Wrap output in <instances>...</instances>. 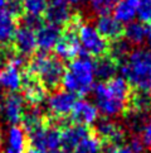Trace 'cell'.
<instances>
[{
    "label": "cell",
    "mask_w": 151,
    "mask_h": 153,
    "mask_svg": "<svg viewBox=\"0 0 151 153\" xmlns=\"http://www.w3.org/2000/svg\"><path fill=\"white\" fill-rule=\"evenodd\" d=\"M93 97L95 106L103 117H118L125 111L131 97L130 85L122 76H115L106 82L97 84L93 87Z\"/></svg>",
    "instance_id": "6da1fadb"
},
{
    "label": "cell",
    "mask_w": 151,
    "mask_h": 153,
    "mask_svg": "<svg viewBox=\"0 0 151 153\" xmlns=\"http://www.w3.org/2000/svg\"><path fill=\"white\" fill-rule=\"evenodd\" d=\"M122 77L137 91L151 94V50L136 48L121 62Z\"/></svg>",
    "instance_id": "7a4b0ae2"
},
{
    "label": "cell",
    "mask_w": 151,
    "mask_h": 153,
    "mask_svg": "<svg viewBox=\"0 0 151 153\" xmlns=\"http://www.w3.org/2000/svg\"><path fill=\"white\" fill-rule=\"evenodd\" d=\"M95 62L87 56L74 58L63 75L62 84L64 90L72 94L86 95L93 89Z\"/></svg>",
    "instance_id": "3957f363"
},
{
    "label": "cell",
    "mask_w": 151,
    "mask_h": 153,
    "mask_svg": "<svg viewBox=\"0 0 151 153\" xmlns=\"http://www.w3.org/2000/svg\"><path fill=\"white\" fill-rule=\"evenodd\" d=\"M64 72L66 70L61 59L40 52L32 59L28 75L34 76L47 89H54L62 82Z\"/></svg>",
    "instance_id": "277c9868"
},
{
    "label": "cell",
    "mask_w": 151,
    "mask_h": 153,
    "mask_svg": "<svg viewBox=\"0 0 151 153\" xmlns=\"http://www.w3.org/2000/svg\"><path fill=\"white\" fill-rule=\"evenodd\" d=\"M77 37L81 46V51H83L88 56L103 57L108 50V43L102 37L95 25L81 23L77 28Z\"/></svg>",
    "instance_id": "5b68a950"
},
{
    "label": "cell",
    "mask_w": 151,
    "mask_h": 153,
    "mask_svg": "<svg viewBox=\"0 0 151 153\" xmlns=\"http://www.w3.org/2000/svg\"><path fill=\"white\" fill-rule=\"evenodd\" d=\"M29 140L33 148L56 152L62 147L61 129L56 125H42L33 132L28 133Z\"/></svg>",
    "instance_id": "8992f818"
},
{
    "label": "cell",
    "mask_w": 151,
    "mask_h": 153,
    "mask_svg": "<svg viewBox=\"0 0 151 153\" xmlns=\"http://www.w3.org/2000/svg\"><path fill=\"white\" fill-rule=\"evenodd\" d=\"M71 22L72 24H69L66 34L61 37V39L54 47L57 58L59 59H73L81 52V46L77 37V28L81 24V20L79 18H73Z\"/></svg>",
    "instance_id": "52a82bcc"
},
{
    "label": "cell",
    "mask_w": 151,
    "mask_h": 153,
    "mask_svg": "<svg viewBox=\"0 0 151 153\" xmlns=\"http://www.w3.org/2000/svg\"><path fill=\"white\" fill-rule=\"evenodd\" d=\"M25 113V100L18 92H8L0 100V117L5 122L18 125Z\"/></svg>",
    "instance_id": "ba28073f"
},
{
    "label": "cell",
    "mask_w": 151,
    "mask_h": 153,
    "mask_svg": "<svg viewBox=\"0 0 151 153\" xmlns=\"http://www.w3.org/2000/svg\"><path fill=\"white\" fill-rule=\"evenodd\" d=\"M76 95L67 90H56L48 96L47 109L54 118H64L71 114L74 106Z\"/></svg>",
    "instance_id": "9c48e42d"
},
{
    "label": "cell",
    "mask_w": 151,
    "mask_h": 153,
    "mask_svg": "<svg viewBox=\"0 0 151 153\" xmlns=\"http://www.w3.org/2000/svg\"><path fill=\"white\" fill-rule=\"evenodd\" d=\"M96 124V135L107 144L112 146H121L125 139V132L121 125L116 124L108 118L100 119L95 123Z\"/></svg>",
    "instance_id": "30bf717a"
},
{
    "label": "cell",
    "mask_w": 151,
    "mask_h": 153,
    "mask_svg": "<svg viewBox=\"0 0 151 153\" xmlns=\"http://www.w3.org/2000/svg\"><path fill=\"white\" fill-rule=\"evenodd\" d=\"M69 115H71L72 124L88 127V125H92L98 120V110L95 106V104H92L91 101L78 100L76 101Z\"/></svg>",
    "instance_id": "8fae6325"
},
{
    "label": "cell",
    "mask_w": 151,
    "mask_h": 153,
    "mask_svg": "<svg viewBox=\"0 0 151 153\" xmlns=\"http://www.w3.org/2000/svg\"><path fill=\"white\" fill-rule=\"evenodd\" d=\"M62 37V29L61 27L45 23L40 24L39 28L35 32V39H37V47L42 52L47 53L48 51L53 50L58 43V41Z\"/></svg>",
    "instance_id": "7c38bea8"
},
{
    "label": "cell",
    "mask_w": 151,
    "mask_h": 153,
    "mask_svg": "<svg viewBox=\"0 0 151 153\" xmlns=\"http://www.w3.org/2000/svg\"><path fill=\"white\" fill-rule=\"evenodd\" d=\"M89 135V130L87 127L83 125H77V124H69L64 127L61 130V137H62V151L64 153H71L74 151L81 142H82L86 137Z\"/></svg>",
    "instance_id": "4fadbf2b"
},
{
    "label": "cell",
    "mask_w": 151,
    "mask_h": 153,
    "mask_svg": "<svg viewBox=\"0 0 151 153\" xmlns=\"http://www.w3.org/2000/svg\"><path fill=\"white\" fill-rule=\"evenodd\" d=\"M15 50L17 53L21 54V56H30L32 53H34L37 48V39H35V32L34 29L29 28L26 25H21L15 30V34L13 38Z\"/></svg>",
    "instance_id": "5bb4252c"
},
{
    "label": "cell",
    "mask_w": 151,
    "mask_h": 153,
    "mask_svg": "<svg viewBox=\"0 0 151 153\" xmlns=\"http://www.w3.org/2000/svg\"><path fill=\"white\" fill-rule=\"evenodd\" d=\"M21 70L8 62L0 65V89L8 92H17L23 85Z\"/></svg>",
    "instance_id": "9a60e30c"
},
{
    "label": "cell",
    "mask_w": 151,
    "mask_h": 153,
    "mask_svg": "<svg viewBox=\"0 0 151 153\" xmlns=\"http://www.w3.org/2000/svg\"><path fill=\"white\" fill-rule=\"evenodd\" d=\"M44 14L48 23L58 27L68 24L72 19L71 8L66 0H51V3L47 5Z\"/></svg>",
    "instance_id": "2e32d148"
},
{
    "label": "cell",
    "mask_w": 151,
    "mask_h": 153,
    "mask_svg": "<svg viewBox=\"0 0 151 153\" xmlns=\"http://www.w3.org/2000/svg\"><path fill=\"white\" fill-rule=\"evenodd\" d=\"M95 28L106 41L107 39L116 41L123 33L122 24L120 23V22H117L116 18L112 17V15H110V14L101 15V17L97 18Z\"/></svg>",
    "instance_id": "e0dca14e"
},
{
    "label": "cell",
    "mask_w": 151,
    "mask_h": 153,
    "mask_svg": "<svg viewBox=\"0 0 151 153\" xmlns=\"http://www.w3.org/2000/svg\"><path fill=\"white\" fill-rule=\"evenodd\" d=\"M23 97L25 101H29L33 105L40 104L45 97V89L39 80L32 75H26L23 80Z\"/></svg>",
    "instance_id": "ac0fdd59"
},
{
    "label": "cell",
    "mask_w": 151,
    "mask_h": 153,
    "mask_svg": "<svg viewBox=\"0 0 151 153\" xmlns=\"http://www.w3.org/2000/svg\"><path fill=\"white\" fill-rule=\"evenodd\" d=\"M137 8L139 0H118V3L113 9V13H115L113 17L121 24H130L137 17Z\"/></svg>",
    "instance_id": "d6986e66"
},
{
    "label": "cell",
    "mask_w": 151,
    "mask_h": 153,
    "mask_svg": "<svg viewBox=\"0 0 151 153\" xmlns=\"http://www.w3.org/2000/svg\"><path fill=\"white\" fill-rule=\"evenodd\" d=\"M149 25L141 23V22H132L127 24L126 28L123 29V36L125 41L130 46H141L146 42Z\"/></svg>",
    "instance_id": "ffe728a7"
},
{
    "label": "cell",
    "mask_w": 151,
    "mask_h": 153,
    "mask_svg": "<svg viewBox=\"0 0 151 153\" xmlns=\"http://www.w3.org/2000/svg\"><path fill=\"white\" fill-rule=\"evenodd\" d=\"M17 23L7 9H0V46H7L14 38Z\"/></svg>",
    "instance_id": "44dd1931"
},
{
    "label": "cell",
    "mask_w": 151,
    "mask_h": 153,
    "mask_svg": "<svg viewBox=\"0 0 151 153\" xmlns=\"http://www.w3.org/2000/svg\"><path fill=\"white\" fill-rule=\"evenodd\" d=\"M117 63L112 57H100L95 62V76L101 81H108L116 76Z\"/></svg>",
    "instance_id": "7402d4cb"
},
{
    "label": "cell",
    "mask_w": 151,
    "mask_h": 153,
    "mask_svg": "<svg viewBox=\"0 0 151 153\" xmlns=\"http://www.w3.org/2000/svg\"><path fill=\"white\" fill-rule=\"evenodd\" d=\"M7 148L12 149L14 152L23 153L26 146V133L25 130L19 127V125H12L8 130V137H7Z\"/></svg>",
    "instance_id": "603a6c76"
},
{
    "label": "cell",
    "mask_w": 151,
    "mask_h": 153,
    "mask_svg": "<svg viewBox=\"0 0 151 153\" xmlns=\"http://www.w3.org/2000/svg\"><path fill=\"white\" fill-rule=\"evenodd\" d=\"M103 152V142L97 135L89 134L76 147L73 153H102Z\"/></svg>",
    "instance_id": "cb8c5ba5"
},
{
    "label": "cell",
    "mask_w": 151,
    "mask_h": 153,
    "mask_svg": "<svg viewBox=\"0 0 151 153\" xmlns=\"http://www.w3.org/2000/svg\"><path fill=\"white\" fill-rule=\"evenodd\" d=\"M21 122H23V124H24L23 129L26 130L28 133L33 132V130H35L37 128L42 127V125H44V123H43V119H42V114H40V111L38 110L37 108H33V109L26 110L24 113Z\"/></svg>",
    "instance_id": "d4e9b609"
},
{
    "label": "cell",
    "mask_w": 151,
    "mask_h": 153,
    "mask_svg": "<svg viewBox=\"0 0 151 153\" xmlns=\"http://www.w3.org/2000/svg\"><path fill=\"white\" fill-rule=\"evenodd\" d=\"M21 7L25 12V15L40 18V15L45 13L47 3L45 0H21Z\"/></svg>",
    "instance_id": "484cf974"
},
{
    "label": "cell",
    "mask_w": 151,
    "mask_h": 153,
    "mask_svg": "<svg viewBox=\"0 0 151 153\" xmlns=\"http://www.w3.org/2000/svg\"><path fill=\"white\" fill-rule=\"evenodd\" d=\"M110 50H111V56L115 61L123 62L131 52V46L125 39H120L118 38V39L113 41Z\"/></svg>",
    "instance_id": "4316f807"
},
{
    "label": "cell",
    "mask_w": 151,
    "mask_h": 153,
    "mask_svg": "<svg viewBox=\"0 0 151 153\" xmlns=\"http://www.w3.org/2000/svg\"><path fill=\"white\" fill-rule=\"evenodd\" d=\"M118 0H88L89 9L92 10L93 14L98 15V17L110 14L115 9Z\"/></svg>",
    "instance_id": "83f0119b"
},
{
    "label": "cell",
    "mask_w": 151,
    "mask_h": 153,
    "mask_svg": "<svg viewBox=\"0 0 151 153\" xmlns=\"http://www.w3.org/2000/svg\"><path fill=\"white\" fill-rule=\"evenodd\" d=\"M130 99H131V102H132V110L133 111L144 114L151 108V96H150V94H145V92L137 91L132 97H130Z\"/></svg>",
    "instance_id": "f1b7e54d"
},
{
    "label": "cell",
    "mask_w": 151,
    "mask_h": 153,
    "mask_svg": "<svg viewBox=\"0 0 151 153\" xmlns=\"http://www.w3.org/2000/svg\"><path fill=\"white\" fill-rule=\"evenodd\" d=\"M137 17L141 23L151 25V0H139Z\"/></svg>",
    "instance_id": "f546056e"
},
{
    "label": "cell",
    "mask_w": 151,
    "mask_h": 153,
    "mask_svg": "<svg viewBox=\"0 0 151 153\" xmlns=\"http://www.w3.org/2000/svg\"><path fill=\"white\" fill-rule=\"evenodd\" d=\"M141 139L144 142L145 147L151 148V118L145 122L141 128Z\"/></svg>",
    "instance_id": "4dcf8cb0"
},
{
    "label": "cell",
    "mask_w": 151,
    "mask_h": 153,
    "mask_svg": "<svg viewBox=\"0 0 151 153\" xmlns=\"http://www.w3.org/2000/svg\"><path fill=\"white\" fill-rule=\"evenodd\" d=\"M128 148H130L133 153H144L146 147H145L141 137L135 135V137H132V138H131L130 143H128Z\"/></svg>",
    "instance_id": "1f68e13d"
},
{
    "label": "cell",
    "mask_w": 151,
    "mask_h": 153,
    "mask_svg": "<svg viewBox=\"0 0 151 153\" xmlns=\"http://www.w3.org/2000/svg\"><path fill=\"white\" fill-rule=\"evenodd\" d=\"M106 153H133L128 146H112L107 144L106 146Z\"/></svg>",
    "instance_id": "d6a6232c"
},
{
    "label": "cell",
    "mask_w": 151,
    "mask_h": 153,
    "mask_svg": "<svg viewBox=\"0 0 151 153\" xmlns=\"http://www.w3.org/2000/svg\"><path fill=\"white\" fill-rule=\"evenodd\" d=\"M26 153H48L47 151H43V149H38V148H33V147H32V148H29L28 149V152Z\"/></svg>",
    "instance_id": "836d02e7"
},
{
    "label": "cell",
    "mask_w": 151,
    "mask_h": 153,
    "mask_svg": "<svg viewBox=\"0 0 151 153\" xmlns=\"http://www.w3.org/2000/svg\"><path fill=\"white\" fill-rule=\"evenodd\" d=\"M66 1L69 4V5H78L83 1V0H66Z\"/></svg>",
    "instance_id": "e575fe53"
},
{
    "label": "cell",
    "mask_w": 151,
    "mask_h": 153,
    "mask_svg": "<svg viewBox=\"0 0 151 153\" xmlns=\"http://www.w3.org/2000/svg\"><path fill=\"white\" fill-rule=\"evenodd\" d=\"M3 143H4V135H3L1 129H0V152L3 149Z\"/></svg>",
    "instance_id": "d590c367"
},
{
    "label": "cell",
    "mask_w": 151,
    "mask_h": 153,
    "mask_svg": "<svg viewBox=\"0 0 151 153\" xmlns=\"http://www.w3.org/2000/svg\"><path fill=\"white\" fill-rule=\"evenodd\" d=\"M8 4V0H0V9H4Z\"/></svg>",
    "instance_id": "8d00e7d4"
},
{
    "label": "cell",
    "mask_w": 151,
    "mask_h": 153,
    "mask_svg": "<svg viewBox=\"0 0 151 153\" xmlns=\"http://www.w3.org/2000/svg\"><path fill=\"white\" fill-rule=\"evenodd\" d=\"M3 153H18V152H14V151H12V149H9V148H7Z\"/></svg>",
    "instance_id": "74e56055"
},
{
    "label": "cell",
    "mask_w": 151,
    "mask_h": 153,
    "mask_svg": "<svg viewBox=\"0 0 151 153\" xmlns=\"http://www.w3.org/2000/svg\"><path fill=\"white\" fill-rule=\"evenodd\" d=\"M52 153H64L62 149H58V151H56V152H52Z\"/></svg>",
    "instance_id": "f35d334b"
},
{
    "label": "cell",
    "mask_w": 151,
    "mask_h": 153,
    "mask_svg": "<svg viewBox=\"0 0 151 153\" xmlns=\"http://www.w3.org/2000/svg\"><path fill=\"white\" fill-rule=\"evenodd\" d=\"M150 109H151V108H150Z\"/></svg>",
    "instance_id": "ab89813d"
}]
</instances>
